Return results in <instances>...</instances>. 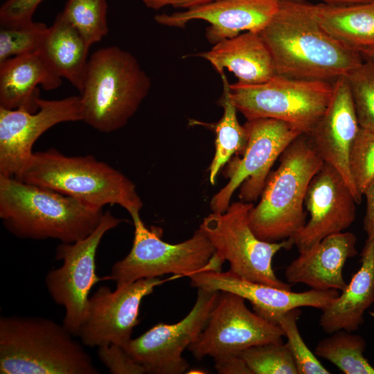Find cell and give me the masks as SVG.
<instances>
[{"label":"cell","instance_id":"1","mask_svg":"<svg viewBox=\"0 0 374 374\" xmlns=\"http://www.w3.org/2000/svg\"><path fill=\"white\" fill-rule=\"evenodd\" d=\"M312 6L305 0H283L259 34L271 54L277 75L333 82L364 57L325 31Z\"/></svg>","mask_w":374,"mask_h":374},{"label":"cell","instance_id":"2","mask_svg":"<svg viewBox=\"0 0 374 374\" xmlns=\"http://www.w3.org/2000/svg\"><path fill=\"white\" fill-rule=\"evenodd\" d=\"M103 213L52 189L0 175V218L19 238L75 242L94 231Z\"/></svg>","mask_w":374,"mask_h":374},{"label":"cell","instance_id":"3","mask_svg":"<svg viewBox=\"0 0 374 374\" xmlns=\"http://www.w3.org/2000/svg\"><path fill=\"white\" fill-rule=\"evenodd\" d=\"M63 325L42 317L0 318L1 374H97Z\"/></svg>","mask_w":374,"mask_h":374},{"label":"cell","instance_id":"4","mask_svg":"<svg viewBox=\"0 0 374 374\" xmlns=\"http://www.w3.org/2000/svg\"><path fill=\"white\" fill-rule=\"evenodd\" d=\"M17 179L48 188L103 208L118 205L131 215L143 202L125 175L93 155L69 157L54 148L36 152Z\"/></svg>","mask_w":374,"mask_h":374},{"label":"cell","instance_id":"5","mask_svg":"<svg viewBox=\"0 0 374 374\" xmlns=\"http://www.w3.org/2000/svg\"><path fill=\"white\" fill-rule=\"evenodd\" d=\"M277 169L268 177L249 222L260 239L276 242L294 238L305 220V198L310 183L323 161L308 135L295 139L279 157Z\"/></svg>","mask_w":374,"mask_h":374},{"label":"cell","instance_id":"6","mask_svg":"<svg viewBox=\"0 0 374 374\" xmlns=\"http://www.w3.org/2000/svg\"><path fill=\"white\" fill-rule=\"evenodd\" d=\"M150 85L130 53L114 46L95 51L80 92L82 121L103 133L121 129L147 97Z\"/></svg>","mask_w":374,"mask_h":374},{"label":"cell","instance_id":"7","mask_svg":"<svg viewBox=\"0 0 374 374\" xmlns=\"http://www.w3.org/2000/svg\"><path fill=\"white\" fill-rule=\"evenodd\" d=\"M333 82L276 75L260 84H231L229 94L247 120L276 119L308 134L326 109Z\"/></svg>","mask_w":374,"mask_h":374},{"label":"cell","instance_id":"8","mask_svg":"<svg viewBox=\"0 0 374 374\" xmlns=\"http://www.w3.org/2000/svg\"><path fill=\"white\" fill-rule=\"evenodd\" d=\"M130 216L134 226L132 247L104 280H114L121 288L141 278L168 274L189 276L206 269L215 251L200 228L188 240L171 244L161 240L159 228L148 229L139 213Z\"/></svg>","mask_w":374,"mask_h":374},{"label":"cell","instance_id":"9","mask_svg":"<svg viewBox=\"0 0 374 374\" xmlns=\"http://www.w3.org/2000/svg\"><path fill=\"white\" fill-rule=\"evenodd\" d=\"M253 206L251 202H233L224 212L205 217L199 228L217 255L229 262L233 273L249 280L291 290L290 284L278 278L272 260L280 250L290 249L294 242L291 238L269 242L258 238L249 222Z\"/></svg>","mask_w":374,"mask_h":374},{"label":"cell","instance_id":"10","mask_svg":"<svg viewBox=\"0 0 374 374\" xmlns=\"http://www.w3.org/2000/svg\"><path fill=\"white\" fill-rule=\"evenodd\" d=\"M245 148L231 159L224 177L228 182L211 199L213 213H223L231 204L234 192L245 202L260 197L274 162L287 147L303 133L293 125L272 118L247 120Z\"/></svg>","mask_w":374,"mask_h":374},{"label":"cell","instance_id":"11","mask_svg":"<svg viewBox=\"0 0 374 374\" xmlns=\"http://www.w3.org/2000/svg\"><path fill=\"white\" fill-rule=\"evenodd\" d=\"M123 221L106 211L87 237L72 243L61 242L56 248L55 259L62 265L46 274L45 285L53 300L64 308L62 325L73 336L78 335L83 321L90 290L104 280L96 273L98 246L106 233Z\"/></svg>","mask_w":374,"mask_h":374},{"label":"cell","instance_id":"12","mask_svg":"<svg viewBox=\"0 0 374 374\" xmlns=\"http://www.w3.org/2000/svg\"><path fill=\"white\" fill-rule=\"evenodd\" d=\"M283 337L279 326L251 311L242 297L220 292L204 330L188 349L198 360H217L253 346L283 342Z\"/></svg>","mask_w":374,"mask_h":374},{"label":"cell","instance_id":"13","mask_svg":"<svg viewBox=\"0 0 374 374\" xmlns=\"http://www.w3.org/2000/svg\"><path fill=\"white\" fill-rule=\"evenodd\" d=\"M219 294L197 288L195 303L183 319L173 324L158 323L123 348L145 368L146 373H185L189 364L182 353L204 330Z\"/></svg>","mask_w":374,"mask_h":374},{"label":"cell","instance_id":"14","mask_svg":"<svg viewBox=\"0 0 374 374\" xmlns=\"http://www.w3.org/2000/svg\"><path fill=\"white\" fill-rule=\"evenodd\" d=\"M165 282L159 277L139 279L115 291L99 287L89 298L78 337L89 347L108 344L125 346L139 323L141 303L156 287Z\"/></svg>","mask_w":374,"mask_h":374},{"label":"cell","instance_id":"15","mask_svg":"<svg viewBox=\"0 0 374 374\" xmlns=\"http://www.w3.org/2000/svg\"><path fill=\"white\" fill-rule=\"evenodd\" d=\"M39 109L0 107V175L17 179L28 163L36 140L46 130L63 122L82 121L79 96L61 100L40 98Z\"/></svg>","mask_w":374,"mask_h":374},{"label":"cell","instance_id":"16","mask_svg":"<svg viewBox=\"0 0 374 374\" xmlns=\"http://www.w3.org/2000/svg\"><path fill=\"white\" fill-rule=\"evenodd\" d=\"M355 197L341 175L323 162L308 186L305 206L310 219L292 238L299 252L325 237L350 226L356 217Z\"/></svg>","mask_w":374,"mask_h":374},{"label":"cell","instance_id":"17","mask_svg":"<svg viewBox=\"0 0 374 374\" xmlns=\"http://www.w3.org/2000/svg\"><path fill=\"white\" fill-rule=\"evenodd\" d=\"M188 277L191 286L197 289L228 292L242 297L250 302L256 314L276 325L279 319L292 309L312 307L321 310L339 294L336 290L311 289L295 292L247 280L230 270L201 271Z\"/></svg>","mask_w":374,"mask_h":374},{"label":"cell","instance_id":"18","mask_svg":"<svg viewBox=\"0 0 374 374\" xmlns=\"http://www.w3.org/2000/svg\"><path fill=\"white\" fill-rule=\"evenodd\" d=\"M283 0H215L172 14L155 15L163 26L184 28L193 20L208 23L206 37L215 44L242 32L259 33L274 17Z\"/></svg>","mask_w":374,"mask_h":374},{"label":"cell","instance_id":"19","mask_svg":"<svg viewBox=\"0 0 374 374\" xmlns=\"http://www.w3.org/2000/svg\"><path fill=\"white\" fill-rule=\"evenodd\" d=\"M360 127L345 75L333 82L329 104L312 129L306 134L323 161L336 169L353 192L357 204L362 197L353 182L349 157Z\"/></svg>","mask_w":374,"mask_h":374},{"label":"cell","instance_id":"20","mask_svg":"<svg viewBox=\"0 0 374 374\" xmlns=\"http://www.w3.org/2000/svg\"><path fill=\"white\" fill-rule=\"evenodd\" d=\"M357 238L351 232L329 235L299 256L287 266V283L304 284L317 290L343 291L348 283L343 275L346 261L357 253Z\"/></svg>","mask_w":374,"mask_h":374},{"label":"cell","instance_id":"21","mask_svg":"<svg viewBox=\"0 0 374 374\" xmlns=\"http://www.w3.org/2000/svg\"><path fill=\"white\" fill-rule=\"evenodd\" d=\"M62 83L39 51L0 63V107L31 113L39 107V89L53 90Z\"/></svg>","mask_w":374,"mask_h":374},{"label":"cell","instance_id":"22","mask_svg":"<svg viewBox=\"0 0 374 374\" xmlns=\"http://www.w3.org/2000/svg\"><path fill=\"white\" fill-rule=\"evenodd\" d=\"M196 55L209 62L220 75L227 69L244 84L262 83L277 75L271 54L257 32L222 40Z\"/></svg>","mask_w":374,"mask_h":374},{"label":"cell","instance_id":"23","mask_svg":"<svg viewBox=\"0 0 374 374\" xmlns=\"http://www.w3.org/2000/svg\"><path fill=\"white\" fill-rule=\"evenodd\" d=\"M361 266L347 287L321 310L319 320L327 334L344 330L355 332L364 322V313L374 303V239H366Z\"/></svg>","mask_w":374,"mask_h":374},{"label":"cell","instance_id":"24","mask_svg":"<svg viewBox=\"0 0 374 374\" xmlns=\"http://www.w3.org/2000/svg\"><path fill=\"white\" fill-rule=\"evenodd\" d=\"M89 47L60 12L48 28L39 51L55 74L66 79L80 92L87 70Z\"/></svg>","mask_w":374,"mask_h":374},{"label":"cell","instance_id":"25","mask_svg":"<svg viewBox=\"0 0 374 374\" xmlns=\"http://www.w3.org/2000/svg\"><path fill=\"white\" fill-rule=\"evenodd\" d=\"M321 28L346 47L359 52L374 48V2L353 5L313 4Z\"/></svg>","mask_w":374,"mask_h":374},{"label":"cell","instance_id":"26","mask_svg":"<svg viewBox=\"0 0 374 374\" xmlns=\"http://www.w3.org/2000/svg\"><path fill=\"white\" fill-rule=\"evenodd\" d=\"M220 76L223 83V93L219 103L223 108V114L213 125L215 134V150L208 168V179L212 185L215 184L219 172L232 157L242 152L247 140L246 128L239 123L237 108L230 97V84L224 72Z\"/></svg>","mask_w":374,"mask_h":374},{"label":"cell","instance_id":"27","mask_svg":"<svg viewBox=\"0 0 374 374\" xmlns=\"http://www.w3.org/2000/svg\"><path fill=\"white\" fill-rule=\"evenodd\" d=\"M366 346L361 335L341 330L319 341L314 354L344 374H374V367L364 355Z\"/></svg>","mask_w":374,"mask_h":374},{"label":"cell","instance_id":"28","mask_svg":"<svg viewBox=\"0 0 374 374\" xmlns=\"http://www.w3.org/2000/svg\"><path fill=\"white\" fill-rule=\"evenodd\" d=\"M61 13L89 46L108 32L107 0H67Z\"/></svg>","mask_w":374,"mask_h":374},{"label":"cell","instance_id":"29","mask_svg":"<svg viewBox=\"0 0 374 374\" xmlns=\"http://www.w3.org/2000/svg\"><path fill=\"white\" fill-rule=\"evenodd\" d=\"M345 76L360 128L374 133V61L364 58Z\"/></svg>","mask_w":374,"mask_h":374},{"label":"cell","instance_id":"30","mask_svg":"<svg viewBox=\"0 0 374 374\" xmlns=\"http://www.w3.org/2000/svg\"><path fill=\"white\" fill-rule=\"evenodd\" d=\"M240 356L252 374H299L287 342L253 346L242 351Z\"/></svg>","mask_w":374,"mask_h":374},{"label":"cell","instance_id":"31","mask_svg":"<svg viewBox=\"0 0 374 374\" xmlns=\"http://www.w3.org/2000/svg\"><path fill=\"white\" fill-rule=\"evenodd\" d=\"M48 28L44 23L33 21L1 26L0 63L12 57L39 51Z\"/></svg>","mask_w":374,"mask_h":374},{"label":"cell","instance_id":"32","mask_svg":"<svg viewBox=\"0 0 374 374\" xmlns=\"http://www.w3.org/2000/svg\"><path fill=\"white\" fill-rule=\"evenodd\" d=\"M301 314L300 308L287 311L278 320L279 326L287 337L299 374H329L305 343L299 330L297 321Z\"/></svg>","mask_w":374,"mask_h":374},{"label":"cell","instance_id":"33","mask_svg":"<svg viewBox=\"0 0 374 374\" xmlns=\"http://www.w3.org/2000/svg\"><path fill=\"white\" fill-rule=\"evenodd\" d=\"M349 169L354 186L362 197L374 180V133L359 128L350 150Z\"/></svg>","mask_w":374,"mask_h":374},{"label":"cell","instance_id":"34","mask_svg":"<svg viewBox=\"0 0 374 374\" xmlns=\"http://www.w3.org/2000/svg\"><path fill=\"white\" fill-rule=\"evenodd\" d=\"M98 355L112 374L146 373L145 368L121 346L112 344L98 347Z\"/></svg>","mask_w":374,"mask_h":374},{"label":"cell","instance_id":"35","mask_svg":"<svg viewBox=\"0 0 374 374\" xmlns=\"http://www.w3.org/2000/svg\"><path fill=\"white\" fill-rule=\"evenodd\" d=\"M43 0H7L0 9L1 26H15L33 21L37 6Z\"/></svg>","mask_w":374,"mask_h":374},{"label":"cell","instance_id":"36","mask_svg":"<svg viewBox=\"0 0 374 374\" xmlns=\"http://www.w3.org/2000/svg\"><path fill=\"white\" fill-rule=\"evenodd\" d=\"M215 361V368L220 374H252L249 368L239 355L221 358Z\"/></svg>","mask_w":374,"mask_h":374},{"label":"cell","instance_id":"37","mask_svg":"<svg viewBox=\"0 0 374 374\" xmlns=\"http://www.w3.org/2000/svg\"><path fill=\"white\" fill-rule=\"evenodd\" d=\"M363 196L366 197V206L363 220V229L367 239H374V180L367 186Z\"/></svg>","mask_w":374,"mask_h":374},{"label":"cell","instance_id":"38","mask_svg":"<svg viewBox=\"0 0 374 374\" xmlns=\"http://www.w3.org/2000/svg\"><path fill=\"white\" fill-rule=\"evenodd\" d=\"M213 1L215 0H142L147 8L153 10H159L168 6L188 9Z\"/></svg>","mask_w":374,"mask_h":374},{"label":"cell","instance_id":"39","mask_svg":"<svg viewBox=\"0 0 374 374\" xmlns=\"http://www.w3.org/2000/svg\"><path fill=\"white\" fill-rule=\"evenodd\" d=\"M325 3L330 5H353L374 2V0H322Z\"/></svg>","mask_w":374,"mask_h":374},{"label":"cell","instance_id":"40","mask_svg":"<svg viewBox=\"0 0 374 374\" xmlns=\"http://www.w3.org/2000/svg\"><path fill=\"white\" fill-rule=\"evenodd\" d=\"M364 58H367L374 61V48H368L359 51Z\"/></svg>","mask_w":374,"mask_h":374}]
</instances>
